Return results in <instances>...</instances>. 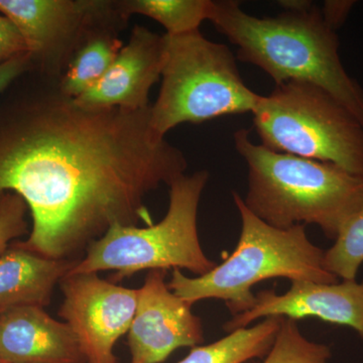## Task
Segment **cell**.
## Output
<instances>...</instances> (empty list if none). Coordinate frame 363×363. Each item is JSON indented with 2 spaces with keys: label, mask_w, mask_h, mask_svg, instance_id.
I'll use <instances>...</instances> for the list:
<instances>
[{
  "label": "cell",
  "mask_w": 363,
  "mask_h": 363,
  "mask_svg": "<svg viewBox=\"0 0 363 363\" xmlns=\"http://www.w3.org/2000/svg\"><path fill=\"white\" fill-rule=\"evenodd\" d=\"M238 47V58L259 67L276 82L300 81L337 99L363 124V90L339 56L335 30L316 6L257 18L233 0L214 1L210 21Z\"/></svg>",
  "instance_id": "7a4b0ae2"
},
{
  "label": "cell",
  "mask_w": 363,
  "mask_h": 363,
  "mask_svg": "<svg viewBox=\"0 0 363 363\" xmlns=\"http://www.w3.org/2000/svg\"><path fill=\"white\" fill-rule=\"evenodd\" d=\"M234 145L248 169L243 202L272 227L315 224L335 240L363 204V178L328 162L283 154L250 140L248 130L234 133Z\"/></svg>",
  "instance_id": "3957f363"
},
{
  "label": "cell",
  "mask_w": 363,
  "mask_h": 363,
  "mask_svg": "<svg viewBox=\"0 0 363 363\" xmlns=\"http://www.w3.org/2000/svg\"><path fill=\"white\" fill-rule=\"evenodd\" d=\"M0 363H6V362H0Z\"/></svg>",
  "instance_id": "d4e9b609"
},
{
  "label": "cell",
  "mask_w": 363,
  "mask_h": 363,
  "mask_svg": "<svg viewBox=\"0 0 363 363\" xmlns=\"http://www.w3.org/2000/svg\"><path fill=\"white\" fill-rule=\"evenodd\" d=\"M28 52L21 33L4 16H0V64Z\"/></svg>",
  "instance_id": "44dd1931"
},
{
  "label": "cell",
  "mask_w": 363,
  "mask_h": 363,
  "mask_svg": "<svg viewBox=\"0 0 363 363\" xmlns=\"http://www.w3.org/2000/svg\"><path fill=\"white\" fill-rule=\"evenodd\" d=\"M363 264V204L325 250L323 267L342 281H355Z\"/></svg>",
  "instance_id": "ac0fdd59"
},
{
  "label": "cell",
  "mask_w": 363,
  "mask_h": 363,
  "mask_svg": "<svg viewBox=\"0 0 363 363\" xmlns=\"http://www.w3.org/2000/svg\"><path fill=\"white\" fill-rule=\"evenodd\" d=\"M281 321V316L264 318L259 324L231 332L216 342L193 347L178 363H245L264 358L274 345Z\"/></svg>",
  "instance_id": "2e32d148"
},
{
  "label": "cell",
  "mask_w": 363,
  "mask_h": 363,
  "mask_svg": "<svg viewBox=\"0 0 363 363\" xmlns=\"http://www.w3.org/2000/svg\"><path fill=\"white\" fill-rule=\"evenodd\" d=\"M33 67L32 57L28 52H23L0 64V93Z\"/></svg>",
  "instance_id": "7402d4cb"
},
{
  "label": "cell",
  "mask_w": 363,
  "mask_h": 363,
  "mask_svg": "<svg viewBox=\"0 0 363 363\" xmlns=\"http://www.w3.org/2000/svg\"><path fill=\"white\" fill-rule=\"evenodd\" d=\"M281 316L298 320L316 317L328 323L353 329L363 340V281L317 284L292 281L290 290L279 295L274 290H264L255 295L250 311L233 316L223 325L227 333L247 328L255 320Z\"/></svg>",
  "instance_id": "8fae6325"
},
{
  "label": "cell",
  "mask_w": 363,
  "mask_h": 363,
  "mask_svg": "<svg viewBox=\"0 0 363 363\" xmlns=\"http://www.w3.org/2000/svg\"><path fill=\"white\" fill-rule=\"evenodd\" d=\"M161 78L159 96L150 105V124L162 136L182 123L252 113L260 96L243 82L231 50L200 30L164 33Z\"/></svg>",
  "instance_id": "5b68a950"
},
{
  "label": "cell",
  "mask_w": 363,
  "mask_h": 363,
  "mask_svg": "<svg viewBox=\"0 0 363 363\" xmlns=\"http://www.w3.org/2000/svg\"><path fill=\"white\" fill-rule=\"evenodd\" d=\"M252 114L267 149L363 178V124L322 88L300 81L276 85L271 94L260 95Z\"/></svg>",
  "instance_id": "52a82bcc"
},
{
  "label": "cell",
  "mask_w": 363,
  "mask_h": 363,
  "mask_svg": "<svg viewBox=\"0 0 363 363\" xmlns=\"http://www.w3.org/2000/svg\"><path fill=\"white\" fill-rule=\"evenodd\" d=\"M0 362L85 363L75 334L40 306H23L0 313Z\"/></svg>",
  "instance_id": "4fadbf2b"
},
{
  "label": "cell",
  "mask_w": 363,
  "mask_h": 363,
  "mask_svg": "<svg viewBox=\"0 0 363 363\" xmlns=\"http://www.w3.org/2000/svg\"><path fill=\"white\" fill-rule=\"evenodd\" d=\"M77 260L52 259L18 243L0 255V313L23 306L49 305L55 286Z\"/></svg>",
  "instance_id": "5bb4252c"
},
{
  "label": "cell",
  "mask_w": 363,
  "mask_h": 363,
  "mask_svg": "<svg viewBox=\"0 0 363 363\" xmlns=\"http://www.w3.org/2000/svg\"><path fill=\"white\" fill-rule=\"evenodd\" d=\"M59 316L75 334L87 363H117L114 346L130 330L138 289L117 286L98 274H66Z\"/></svg>",
  "instance_id": "9c48e42d"
},
{
  "label": "cell",
  "mask_w": 363,
  "mask_h": 363,
  "mask_svg": "<svg viewBox=\"0 0 363 363\" xmlns=\"http://www.w3.org/2000/svg\"><path fill=\"white\" fill-rule=\"evenodd\" d=\"M162 57L164 35L135 26L104 77L74 100L86 108H147L150 91L161 79Z\"/></svg>",
  "instance_id": "7c38bea8"
},
{
  "label": "cell",
  "mask_w": 363,
  "mask_h": 363,
  "mask_svg": "<svg viewBox=\"0 0 363 363\" xmlns=\"http://www.w3.org/2000/svg\"><path fill=\"white\" fill-rule=\"evenodd\" d=\"M233 201L241 219L240 240L234 252L211 272L188 278L181 269L172 272L168 286L177 296L194 305L205 298L225 302L233 316L250 311L255 303L253 286L262 281L285 278L291 281L337 283L324 269L325 250L315 245L305 225L279 229L250 211L238 192Z\"/></svg>",
  "instance_id": "277c9868"
},
{
  "label": "cell",
  "mask_w": 363,
  "mask_h": 363,
  "mask_svg": "<svg viewBox=\"0 0 363 363\" xmlns=\"http://www.w3.org/2000/svg\"><path fill=\"white\" fill-rule=\"evenodd\" d=\"M111 9V0H0V13L21 33L33 65L55 81L86 30Z\"/></svg>",
  "instance_id": "ba28073f"
},
{
  "label": "cell",
  "mask_w": 363,
  "mask_h": 363,
  "mask_svg": "<svg viewBox=\"0 0 363 363\" xmlns=\"http://www.w3.org/2000/svg\"><path fill=\"white\" fill-rule=\"evenodd\" d=\"M47 83L0 117V196H21L32 214L21 247L70 259L116 224H152L145 198L188 162L154 130L150 106L86 108Z\"/></svg>",
  "instance_id": "6da1fadb"
},
{
  "label": "cell",
  "mask_w": 363,
  "mask_h": 363,
  "mask_svg": "<svg viewBox=\"0 0 363 363\" xmlns=\"http://www.w3.org/2000/svg\"><path fill=\"white\" fill-rule=\"evenodd\" d=\"M26 210L25 200L16 193L0 196V255L6 252L11 240L26 233Z\"/></svg>",
  "instance_id": "ffe728a7"
},
{
  "label": "cell",
  "mask_w": 363,
  "mask_h": 363,
  "mask_svg": "<svg viewBox=\"0 0 363 363\" xmlns=\"http://www.w3.org/2000/svg\"><path fill=\"white\" fill-rule=\"evenodd\" d=\"M208 179L206 171L178 177L169 186V209L162 220L145 227L111 226L67 274L112 271L117 281L145 269H185L199 277L211 272L217 264L203 252L197 228Z\"/></svg>",
  "instance_id": "8992f818"
},
{
  "label": "cell",
  "mask_w": 363,
  "mask_h": 363,
  "mask_svg": "<svg viewBox=\"0 0 363 363\" xmlns=\"http://www.w3.org/2000/svg\"><path fill=\"white\" fill-rule=\"evenodd\" d=\"M352 2L346 1H326L324 4V9L321 13L327 23L334 28H338L345 20Z\"/></svg>",
  "instance_id": "603a6c76"
},
{
  "label": "cell",
  "mask_w": 363,
  "mask_h": 363,
  "mask_svg": "<svg viewBox=\"0 0 363 363\" xmlns=\"http://www.w3.org/2000/svg\"><path fill=\"white\" fill-rule=\"evenodd\" d=\"M285 11H304L311 9L314 4L306 0H284L279 2Z\"/></svg>",
  "instance_id": "cb8c5ba5"
},
{
  "label": "cell",
  "mask_w": 363,
  "mask_h": 363,
  "mask_svg": "<svg viewBox=\"0 0 363 363\" xmlns=\"http://www.w3.org/2000/svg\"><path fill=\"white\" fill-rule=\"evenodd\" d=\"M117 13L128 23L135 14H142L161 23L166 35H180L199 30L210 21L214 1L211 0H121L114 1Z\"/></svg>",
  "instance_id": "e0dca14e"
},
{
  "label": "cell",
  "mask_w": 363,
  "mask_h": 363,
  "mask_svg": "<svg viewBox=\"0 0 363 363\" xmlns=\"http://www.w3.org/2000/svg\"><path fill=\"white\" fill-rule=\"evenodd\" d=\"M331 357L328 345L310 341L298 329V321L283 317L274 345L262 363H328Z\"/></svg>",
  "instance_id": "d6986e66"
},
{
  "label": "cell",
  "mask_w": 363,
  "mask_h": 363,
  "mask_svg": "<svg viewBox=\"0 0 363 363\" xmlns=\"http://www.w3.org/2000/svg\"><path fill=\"white\" fill-rule=\"evenodd\" d=\"M168 271L147 272L138 289V305L128 330L131 363H162L182 347L204 342L202 320L192 306L169 290Z\"/></svg>",
  "instance_id": "30bf717a"
},
{
  "label": "cell",
  "mask_w": 363,
  "mask_h": 363,
  "mask_svg": "<svg viewBox=\"0 0 363 363\" xmlns=\"http://www.w3.org/2000/svg\"><path fill=\"white\" fill-rule=\"evenodd\" d=\"M125 25L113 1L111 13L95 21L78 43L59 80L64 94L75 99L99 82L123 48L119 32Z\"/></svg>",
  "instance_id": "9a60e30c"
}]
</instances>
